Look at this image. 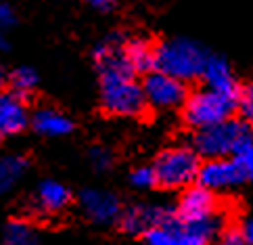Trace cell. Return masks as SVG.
<instances>
[{
  "label": "cell",
  "instance_id": "4",
  "mask_svg": "<svg viewBox=\"0 0 253 245\" xmlns=\"http://www.w3.org/2000/svg\"><path fill=\"white\" fill-rule=\"evenodd\" d=\"M239 95L218 93V90H211L207 86L188 95L182 105V117L186 126L193 130H201L207 126L230 120L239 109Z\"/></svg>",
  "mask_w": 253,
  "mask_h": 245
},
{
  "label": "cell",
  "instance_id": "7",
  "mask_svg": "<svg viewBox=\"0 0 253 245\" xmlns=\"http://www.w3.org/2000/svg\"><path fill=\"white\" fill-rule=\"evenodd\" d=\"M142 93L147 105L153 109H159V111L182 107L188 98V90L184 82L171 78L159 69H153L147 74V78L142 82Z\"/></svg>",
  "mask_w": 253,
  "mask_h": 245
},
{
  "label": "cell",
  "instance_id": "11",
  "mask_svg": "<svg viewBox=\"0 0 253 245\" xmlns=\"http://www.w3.org/2000/svg\"><path fill=\"white\" fill-rule=\"evenodd\" d=\"M176 214H178V220H182V222L205 220V218L218 214V197H215L213 191L205 189L201 185H197V187L191 185L180 195Z\"/></svg>",
  "mask_w": 253,
  "mask_h": 245
},
{
  "label": "cell",
  "instance_id": "2",
  "mask_svg": "<svg viewBox=\"0 0 253 245\" xmlns=\"http://www.w3.org/2000/svg\"><path fill=\"white\" fill-rule=\"evenodd\" d=\"M207 57L210 54L197 42L186 38H171L155 47V69L182 82H191L201 78Z\"/></svg>",
  "mask_w": 253,
  "mask_h": 245
},
{
  "label": "cell",
  "instance_id": "23",
  "mask_svg": "<svg viewBox=\"0 0 253 245\" xmlns=\"http://www.w3.org/2000/svg\"><path fill=\"white\" fill-rule=\"evenodd\" d=\"M239 111L243 115V122L253 130V84L239 95Z\"/></svg>",
  "mask_w": 253,
  "mask_h": 245
},
{
  "label": "cell",
  "instance_id": "25",
  "mask_svg": "<svg viewBox=\"0 0 253 245\" xmlns=\"http://www.w3.org/2000/svg\"><path fill=\"white\" fill-rule=\"evenodd\" d=\"M15 8L11 2H6V0H0V30H6V27H11L15 23Z\"/></svg>",
  "mask_w": 253,
  "mask_h": 245
},
{
  "label": "cell",
  "instance_id": "3",
  "mask_svg": "<svg viewBox=\"0 0 253 245\" xmlns=\"http://www.w3.org/2000/svg\"><path fill=\"white\" fill-rule=\"evenodd\" d=\"M224 231V216L213 214L199 222H182L169 218L164 224L151 229L144 239L147 245H211V241Z\"/></svg>",
  "mask_w": 253,
  "mask_h": 245
},
{
  "label": "cell",
  "instance_id": "26",
  "mask_svg": "<svg viewBox=\"0 0 253 245\" xmlns=\"http://www.w3.org/2000/svg\"><path fill=\"white\" fill-rule=\"evenodd\" d=\"M86 2L96 11H111L115 6V0H86Z\"/></svg>",
  "mask_w": 253,
  "mask_h": 245
},
{
  "label": "cell",
  "instance_id": "13",
  "mask_svg": "<svg viewBox=\"0 0 253 245\" xmlns=\"http://www.w3.org/2000/svg\"><path fill=\"white\" fill-rule=\"evenodd\" d=\"M30 124V111L25 98L13 90L0 93V136H15Z\"/></svg>",
  "mask_w": 253,
  "mask_h": 245
},
{
  "label": "cell",
  "instance_id": "22",
  "mask_svg": "<svg viewBox=\"0 0 253 245\" xmlns=\"http://www.w3.org/2000/svg\"><path fill=\"white\" fill-rule=\"evenodd\" d=\"M88 161L96 172H107L113 166V155L105 147H92L88 151Z\"/></svg>",
  "mask_w": 253,
  "mask_h": 245
},
{
  "label": "cell",
  "instance_id": "28",
  "mask_svg": "<svg viewBox=\"0 0 253 245\" xmlns=\"http://www.w3.org/2000/svg\"><path fill=\"white\" fill-rule=\"evenodd\" d=\"M6 74H4V69H2V65H0V93L4 90V84H6Z\"/></svg>",
  "mask_w": 253,
  "mask_h": 245
},
{
  "label": "cell",
  "instance_id": "10",
  "mask_svg": "<svg viewBox=\"0 0 253 245\" xmlns=\"http://www.w3.org/2000/svg\"><path fill=\"white\" fill-rule=\"evenodd\" d=\"M171 210L166 205L159 203H138L128 207L126 212H122L120 218V226L126 235H132V237H144L151 229L164 224L166 220H169Z\"/></svg>",
  "mask_w": 253,
  "mask_h": 245
},
{
  "label": "cell",
  "instance_id": "18",
  "mask_svg": "<svg viewBox=\"0 0 253 245\" xmlns=\"http://www.w3.org/2000/svg\"><path fill=\"white\" fill-rule=\"evenodd\" d=\"M4 245H40V233L28 220H11L2 231Z\"/></svg>",
  "mask_w": 253,
  "mask_h": 245
},
{
  "label": "cell",
  "instance_id": "24",
  "mask_svg": "<svg viewBox=\"0 0 253 245\" xmlns=\"http://www.w3.org/2000/svg\"><path fill=\"white\" fill-rule=\"evenodd\" d=\"M211 245H249L243 231H222L218 237L211 241Z\"/></svg>",
  "mask_w": 253,
  "mask_h": 245
},
{
  "label": "cell",
  "instance_id": "14",
  "mask_svg": "<svg viewBox=\"0 0 253 245\" xmlns=\"http://www.w3.org/2000/svg\"><path fill=\"white\" fill-rule=\"evenodd\" d=\"M30 122L34 126V130L40 136H46V139H61V136H67L74 132L71 117H67L63 111L52 109V107L38 109V111L30 117Z\"/></svg>",
  "mask_w": 253,
  "mask_h": 245
},
{
  "label": "cell",
  "instance_id": "16",
  "mask_svg": "<svg viewBox=\"0 0 253 245\" xmlns=\"http://www.w3.org/2000/svg\"><path fill=\"white\" fill-rule=\"evenodd\" d=\"M124 54L134 74H149L155 69V47L147 38H128L124 42Z\"/></svg>",
  "mask_w": 253,
  "mask_h": 245
},
{
  "label": "cell",
  "instance_id": "9",
  "mask_svg": "<svg viewBox=\"0 0 253 245\" xmlns=\"http://www.w3.org/2000/svg\"><path fill=\"white\" fill-rule=\"evenodd\" d=\"M80 207L90 222L98 226H109L120 222L122 218V203L117 195L103 189H86L80 195Z\"/></svg>",
  "mask_w": 253,
  "mask_h": 245
},
{
  "label": "cell",
  "instance_id": "20",
  "mask_svg": "<svg viewBox=\"0 0 253 245\" xmlns=\"http://www.w3.org/2000/svg\"><path fill=\"white\" fill-rule=\"evenodd\" d=\"M232 159L239 166L245 180H253V141H247L245 145H241L237 153L232 155Z\"/></svg>",
  "mask_w": 253,
  "mask_h": 245
},
{
  "label": "cell",
  "instance_id": "21",
  "mask_svg": "<svg viewBox=\"0 0 253 245\" xmlns=\"http://www.w3.org/2000/svg\"><path fill=\"white\" fill-rule=\"evenodd\" d=\"M130 185L134 189H153L157 185V174L153 166H138L130 172Z\"/></svg>",
  "mask_w": 253,
  "mask_h": 245
},
{
  "label": "cell",
  "instance_id": "12",
  "mask_svg": "<svg viewBox=\"0 0 253 245\" xmlns=\"http://www.w3.org/2000/svg\"><path fill=\"white\" fill-rule=\"evenodd\" d=\"M32 212L38 216H59L71 203L69 189L59 180H42L32 195Z\"/></svg>",
  "mask_w": 253,
  "mask_h": 245
},
{
  "label": "cell",
  "instance_id": "1",
  "mask_svg": "<svg viewBox=\"0 0 253 245\" xmlns=\"http://www.w3.org/2000/svg\"><path fill=\"white\" fill-rule=\"evenodd\" d=\"M124 42L120 34L107 36L92 50V57L98 71V90L101 105L107 113L120 117H138L144 109L142 84L136 82V74L130 69L124 54Z\"/></svg>",
  "mask_w": 253,
  "mask_h": 245
},
{
  "label": "cell",
  "instance_id": "8",
  "mask_svg": "<svg viewBox=\"0 0 253 245\" xmlns=\"http://www.w3.org/2000/svg\"><path fill=\"white\" fill-rule=\"evenodd\" d=\"M197 183L213 191V193H222V191L234 189L241 183H245V176L241 174V170L232 157H218V159H205L201 163Z\"/></svg>",
  "mask_w": 253,
  "mask_h": 245
},
{
  "label": "cell",
  "instance_id": "19",
  "mask_svg": "<svg viewBox=\"0 0 253 245\" xmlns=\"http://www.w3.org/2000/svg\"><path fill=\"white\" fill-rule=\"evenodd\" d=\"M8 84H11V90L15 95L25 98L38 86V74H36L32 67H17L13 74L8 76Z\"/></svg>",
  "mask_w": 253,
  "mask_h": 245
},
{
  "label": "cell",
  "instance_id": "27",
  "mask_svg": "<svg viewBox=\"0 0 253 245\" xmlns=\"http://www.w3.org/2000/svg\"><path fill=\"white\" fill-rule=\"evenodd\" d=\"M243 235H245V239H247V243L249 245H253V218L251 220L243 226Z\"/></svg>",
  "mask_w": 253,
  "mask_h": 245
},
{
  "label": "cell",
  "instance_id": "17",
  "mask_svg": "<svg viewBox=\"0 0 253 245\" xmlns=\"http://www.w3.org/2000/svg\"><path fill=\"white\" fill-rule=\"evenodd\" d=\"M30 161L23 155H2L0 157V195L8 193L25 176Z\"/></svg>",
  "mask_w": 253,
  "mask_h": 245
},
{
  "label": "cell",
  "instance_id": "6",
  "mask_svg": "<svg viewBox=\"0 0 253 245\" xmlns=\"http://www.w3.org/2000/svg\"><path fill=\"white\" fill-rule=\"evenodd\" d=\"M153 168L157 174V185L166 189H186L197 180L201 157L193 147H171L159 153Z\"/></svg>",
  "mask_w": 253,
  "mask_h": 245
},
{
  "label": "cell",
  "instance_id": "29",
  "mask_svg": "<svg viewBox=\"0 0 253 245\" xmlns=\"http://www.w3.org/2000/svg\"><path fill=\"white\" fill-rule=\"evenodd\" d=\"M4 49H6V38H4L2 30H0V50H4Z\"/></svg>",
  "mask_w": 253,
  "mask_h": 245
},
{
  "label": "cell",
  "instance_id": "15",
  "mask_svg": "<svg viewBox=\"0 0 253 245\" xmlns=\"http://www.w3.org/2000/svg\"><path fill=\"white\" fill-rule=\"evenodd\" d=\"M201 78L205 80L207 88L218 90V93L239 95V84H237V80H234L232 69L222 57H207Z\"/></svg>",
  "mask_w": 253,
  "mask_h": 245
},
{
  "label": "cell",
  "instance_id": "5",
  "mask_svg": "<svg viewBox=\"0 0 253 245\" xmlns=\"http://www.w3.org/2000/svg\"><path fill=\"white\" fill-rule=\"evenodd\" d=\"M247 141H253V130L245 122H237L230 117L226 122L195 130L193 149L199 157L205 159L232 157L237 149Z\"/></svg>",
  "mask_w": 253,
  "mask_h": 245
}]
</instances>
